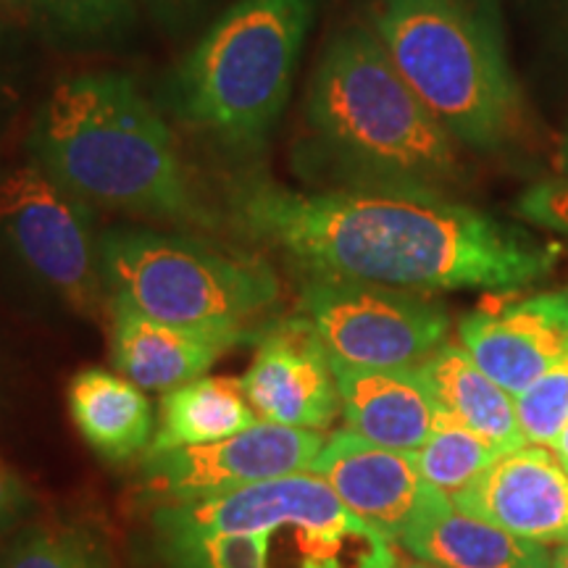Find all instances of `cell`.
Returning <instances> with one entry per match:
<instances>
[{
  "label": "cell",
  "instance_id": "obj_7",
  "mask_svg": "<svg viewBox=\"0 0 568 568\" xmlns=\"http://www.w3.org/2000/svg\"><path fill=\"white\" fill-rule=\"evenodd\" d=\"M0 237L69 308L90 318L103 314L109 290L90 205L34 159L0 172Z\"/></svg>",
  "mask_w": 568,
  "mask_h": 568
},
{
  "label": "cell",
  "instance_id": "obj_28",
  "mask_svg": "<svg viewBox=\"0 0 568 568\" xmlns=\"http://www.w3.org/2000/svg\"><path fill=\"white\" fill-rule=\"evenodd\" d=\"M552 450H556V456L560 458V464L568 466V424L564 426V432H560L556 445H552Z\"/></svg>",
  "mask_w": 568,
  "mask_h": 568
},
{
  "label": "cell",
  "instance_id": "obj_29",
  "mask_svg": "<svg viewBox=\"0 0 568 568\" xmlns=\"http://www.w3.org/2000/svg\"><path fill=\"white\" fill-rule=\"evenodd\" d=\"M552 568H568V545H564V548L552 556Z\"/></svg>",
  "mask_w": 568,
  "mask_h": 568
},
{
  "label": "cell",
  "instance_id": "obj_13",
  "mask_svg": "<svg viewBox=\"0 0 568 568\" xmlns=\"http://www.w3.org/2000/svg\"><path fill=\"white\" fill-rule=\"evenodd\" d=\"M453 503L537 545H568V471L548 447L503 453Z\"/></svg>",
  "mask_w": 568,
  "mask_h": 568
},
{
  "label": "cell",
  "instance_id": "obj_27",
  "mask_svg": "<svg viewBox=\"0 0 568 568\" xmlns=\"http://www.w3.org/2000/svg\"><path fill=\"white\" fill-rule=\"evenodd\" d=\"M30 493L21 479L0 460V535L9 531L30 510Z\"/></svg>",
  "mask_w": 568,
  "mask_h": 568
},
{
  "label": "cell",
  "instance_id": "obj_19",
  "mask_svg": "<svg viewBox=\"0 0 568 568\" xmlns=\"http://www.w3.org/2000/svg\"><path fill=\"white\" fill-rule=\"evenodd\" d=\"M69 414L98 456L124 464L153 443V410L134 382L105 368H84L69 382Z\"/></svg>",
  "mask_w": 568,
  "mask_h": 568
},
{
  "label": "cell",
  "instance_id": "obj_21",
  "mask_svg": "<svg viewBox=\"0 0 568 568\" xmlns=\"http://www.w3.org/2000/svg\"><path fill=\"white\" fill-rule=\"evenodd\" d=\"M497 456H503L497 447L474 435L456 418L447 416L445 410H439L437 426L429 439L414 450L416 466L426 485L439 489L447 497L466 493L495 464Z\"/></svg>",
  "mask_w": 568,
  "mask_h": 568
},
{
  "label": "cell",
  "instance_id": "obj_6",
  "mask_svg": "<svg viewBox=\"0 0 568 568\" xmlns=\"http://www.w3.org/2000/svg\"><path fill=\"white\" fill-rule=\"evenodd\" d=\"M101 268L109 301L190 329L247 335L245 324L282 293L264 261L153 230L101 234Z\"/></svg>",
  "mask_w": 568,
  "mask_h": 568
},
{
  "label": "cell",
  "instance_id": "obj_11",
  "mask_svg": "<svg viewBox=\"0 0 568 568\" xmlns=\"http://www.w3.org/2000/svg\"><path fill=\"white\" fill-rule=\"evenodd\" d=\"M458 337L481 372L514 397L521 395L568 361V287L474 311L458 324Z\"/></svg>",
  "mask_w": 568,
  "mask_h": 568
},
{
  "label": "cell",
  "instance_id": "obj_32",
  "mask_svg": "<svg viewBox=\"0 0 568 568\" xmlns=\"http://www.w3.org/2000/svg\"><path fill=\"white\" fill-rule=\"evenodd\" d=\"M408 568H437V566H429V564H414V566H408Z\"/></svg>",
  "mask_w": 568,
  "mask_h": 568
},
{
  "label": "cell",
  "instance_id": "obj_1",
  "mask_svg": "<svg viewBox=\"0 0 568 568\" xmlns=\"http://www.w3.org/2000/svg\"><path fill=\"white\" fill-rule=\"evenodd\" d=\"M230 216L308 276L416 293L518 290L558 261L552 243L437 190L400 184L295 193L272 180H240L230 190Z\"/></svg>",
  "mask_w": 568,
  "mask_h": 568
},
{
  "label": "cell",
  "instance_id": "obj_5",
  "mask_svg": "<svg viewBox=\"0 0 568 568\" xmlns=\"http://www.w3.org/2000/svg\"><path fill=\"white\" fill-rule=\"evenodd\" d=\"M316 0H237L182 61L176 113L224 145L258 148L293 90Z\"/></svg>",
  "mask_w": 568,
  "mask_h": 568
},
{
  "label": "cell",
  "instance_id": "obj_15",
  "mask_svg": "<svg viewBox=\"0 0 568 568\" xmlns=\"http://www.w3.org/2000/svg\"><path fill=\"white\" fill-rule=\"evenodd\" d=\"M111 358L119 374L140 389H169L201 379L219 355L243 343V332L190 329L140 314L122 301H109Z\"/></svg>",
  "mask_w": 568,
  "mask_h": 568
},
{
  "label": "cell",
  "instance_id": "obj_30",
  "mask_svg": "<svg viewBox=\"0 0 568 568\" xmlns=\"http://www.w3.org/2000/svg\"><path fill=\"white\" fill-rule=\"evenodd\" d=\"M148 3H153L155 9H176V6H182L184 0H148Z\"/></svg>",
  "mask_w": 568,
  "mask_h": 568
},
{
  "label": "cell",
  "instance_id": "obj_26",
  "mask_svg": "<svg viewBox=\"0 0 568 568\" xmlns=\"http://www.w3.org/2000/svg\"><path fill=\"white\" fill-rule=\"evenodd\" d=\"M518 216L568 237V180L539 182L518 197Z\"/></svg>",
  "mask_w": 568,
  "mask_h": 568
},
{
  "label": "cell",
  "instance_id": "obj_3",
  "mask_svg": "<svg viewBox=\"0 0 568 568\" xmlns=\"http://www.w3.org/2000/svg\"><path fill=\"white\" fill-rule=\"evenodd\" d=\"M318 145L366 184L443 193L464 174L460 142L410 90L368 27L335 34L305 92Z\"/></svg>",
  "mask_w": 568,
  "mask_h": 568
},
{
  "label": "cell",
  "instance_id": "obj_24",
  "mask_svg": "<svg viewBox=\"0 0 568 568\" xmlns=\"http://www.w3.org/2000/svg\"><path fill=\"white\" fill-rule=\"evenodd\" d=\"M55 32L74 40L119 34L134 17V0H21Z\"/></svg>",
  "mask_w": 568,
  "mask_h": 568
},
{
  "label": "cell",
  "instance_id": "obj_25",
  "mask_svg": "<svg viewBox=\"0 0 568 568\" xmlns=\"http://www.w3.org/2000/svg\"><path fill=\"white\" fill-rule=\"evenodd\" d=\"M516 416L527 443L552 447L568 424V361L516 395Z\"/></svg>",
  "mask_w": 568,
  "mask_h": 568
},
{
  "label": "cell",
  "instance_id": "obj_8",
  "mask_svg": "<svg viewBox=\"0 0 568 568\" xmlns=\"http://www.w3.org/2000/svg\"><path fill=\"white\" fill-rule=\"evenodd\" d=\"M301 305L332 361L351 366H418L447 343L450 332L445 305L387 284L308 276Z\"/></svg>",
  "mask_w": 568,
  "mask_h": 568
},
{
  "label": "cell",
  "instance_id": "obj_9",
  "mask_svg": "<svg viewBox=\"0 0 568 568\" xmlns=\"http://www.w3.org/2000/svg\"><path fill=\"white\" fill-rule=\"evenodd\" d=\"M324 443L322 432L255 422L219 443L148 453L142 464V489L159 506L203 500L308 471Z\"/></svg>",
  "mask_w": 568,
  "mask_h": 568
},
{
  "label": "cell",
  "instance_id": "obj_17",
  "mask_svg": "<svg viewBox=\"0 0 568 568\" xmlns=\"http://www.w3.org/2000/svg\"><path fill=\"white\" fill-rule=\"evenodd\" d=\"M347 429L389 450L414 453L435 432L439 406L418 366L364 368L332 361Z\"/></svg>",
  "mask_w": 568,
  "mask_h": 568
},
{
  "label": "cell",
  "instance_id": "obj_10",
  "mask_svg": "<svg viewBox=\"0 0 568 568\" xmlns=\"http://www.w3.org/2000/svg\"><path fill=\"white\" fill-rule=\"evenodd\" d=\"M243 387L261 422L322 432L339 414L332 355L305 316L258 332Z\"/></svg>",
  "mask_w": 568,
  "mask_h": 568
},
{
  "label": "cell",
  "instance_id": "obj_18",
  "mask_svg": "<svg viewBox=\"0 0 568 568\" xmlns=\"http://www.w3.org/2000/svg\"><path fill=\"white\" fill-rule=\"evenodd\" d=\"M439 410L500 453L529 445L516 416V397L474 364L464 345L445 343L418 364Z\"/></svg>",
  "mask_w": 568,
  "mask_h": 568
},
{
  "label": "cell",
  "instance_id": "obj_16",
  "mask_svg": "<svg viewBox=\"0 0 568 568\" xmlns=\"http://www.w3.org/2000/svg\"><path fill=\"white\" fill-rule=\"evenodd\" d=\"M397 542L422 564L437 568H552L545 545L464 510L432 485Z\"/></svg>",
  "mask_w": 568,
  "mask_h": 568
},
{
  "label": "cell",
  "instance_id": "obj_23",
  "mask_svg": "<svg viewBox=\"0 0 568 568\" xmlns=\"http://www.w3.org/2000/svg\"><path fill=\"white\" fill-rule=\"evenodd\" d=\"M0 568H111V560L90 529L40 527L13 539Z\"/></svg>",
  "mask_w": 568,
  "mask_h": 568
},
{
  "label": "cell",
  "instance_id": "obj_4",
  "mask_svg": "<svg viewBox=\"0 0 568 568\" xmlns=\"http://www.w3.org/2000/svg\"><path fill=\"white\" fill-rule=\"evenodd\" d=\"M368 30L460 145L495 151L521 126V92L479 0H374Z\"/></svg>",
  "mask_w": 568,
  "mask_h": 568
},
{
  "label": "cell",
  "instance_id": "obj_14",
  "mask_svg": "<svg viewBox=\"0 0 568 568\" xmlns=\"http://www.w3.org/2000/svg\"><path fill=\"white\" fill-rule=\"evenodd\" d=\"M308 471L329 481L353 516L389 539H400L429 487L414 453L374 445L351 429L326 437Z\"/></svg>",
  "mask_w": 568,
  "mask_h": 568
},
{
  "label": "cell",
  "instance_id": "obj_2",
  "mask_svg": "<svg viewBox=\"0 0 568 568\" xmlns=\"http://www.w3.org/2000/svg\"><path fill=\"white\" fill-rule=\"evenodd\" d=\"M32 155L90 209L180 226L216 224L169 124L116 71L61 82L34 119Z\"/></svg>",
  "mask_w": 568,
  "mask_h": 568
},
{
  "label": "cell",
  "instance_id": "obj_33",
  "mask_svg": "<svg viewBox=\"0 0 568 568\" xmlns=\"http://www.w3.org/2000/svg\"><path fill=\"white\" fill-rule=\"evenodd\" d=\"M566 471H568V466H566Z\"/></svg>",
  "mask_w": 568,
  "mask_h": 568
},
{
  "label": "cell",
  "instance_id": "obj_22",
  "mask_svg": "<svg viewBox=\"0 0 568 568\" xmlns=\"http://www.w3.org/2000/svg\"><path fill=\"white\" fill-rule=\"evenodd\" d=\"M163 558L174 568H268L261 531L155 529Z\"/></svg>",
  "mask_w": 568,
  "mask_h": 568
},
{
  "label": "cell",
  "instance_id": "obj_31",
  "mask_svg": "<svg viewBox=\"0 0 568 568\" xmlns=\"http://www.w3.org/2000/svg\"><path fill=\"white\" fill-rule=\"evenodd\" d=\"M564 180H568V138L564 142Z\"/></svg>",
  "mask_w": 568,
  "mask_h": 568
},
{
  "label": "cell",
  "instance_id": "obj_12",
  "mask_svg": "<svg viewBox=\"0 0 568 568\" xmlns=\"http://www.w3.org/2000/svg\"><path fill=\"white\" fill-rule=\"evenodd\" d=\"M353 518L358 516L343 506L329 481L311 471H301L203 497V500L159 506L153 514V529L232 535V531H266L284 524L343 527Z\"/></svg>",
  "mask_w": 568,
  "mask_h": 568
},
{
  "label": "cell",
  "instance_id": "obj_20",
  "mask_svg": "<svg viewBox=\"0 0 568 568\" xmlns=\"http://www.w3.org/2000/svg\"><path fill=\"white\" fill-rule=\"evenodd\" d=\"M255 410L247 400L243 379L234 376H201L169 389L161 397L159 422L148 453H166L176 447L209 445L247 429Z\"/></svg>",
  "mask_w": 568,
  "mask_h": 568
}]
</instances>
